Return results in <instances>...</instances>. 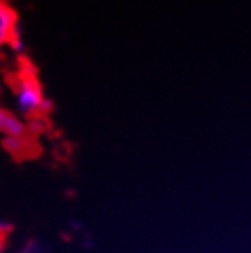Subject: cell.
I'll list each match as a JSON object with an SVG mask.
<instances>
[{
  "instance_id": "3",
  "label": "cell",
  "mask_w": 251,
  "mask_h": 253,
  "mask_svg": "<svg viewBox=\"0 0 251 253\" xmlns=\"http://www.w3.org/2000/svg\"><path fill=\"white\" fill-rule=\"evenodd\" d=\"M26 132L28 125L24 118L17 110L0 107V136H4V139H19L26 138Z\"/></svg>"
},
{
  "instance_id": "2",
  "label": "cell",
  "mask_w": 251,
  "mask_h": 253,
  "mask_svg": "<svg viewBox=\"0 0 251 253\" xmlns=\"http://www.w3.org/2000/svg\"><path fill=\"white\" fill-rule=\"evenodd\" d=\"M19 42V19L9 0H0V51Z\"/></svg>"
},
{
  "instance_id": "1",
  "label": "cell",
  "mask_w": 251,
  "mask_h": 253,
  "mask_svg": "<svg viewBox=\"0 0 251 253\" xmlns=\"http://www.w3.org/2000/svg\"><path fill=\"white\" fill-rule=\"evenodd\" d=\"M13 97H15V110L24 120L41 118L50 108L41 83L30 70L17 74V79L13 83Z\"/></svg>"
}]
</instances>
